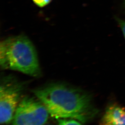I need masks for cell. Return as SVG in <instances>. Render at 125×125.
I'll use <instances>...</instances> for the list:
<instances>
[{
  "mask_svg": "<svg viewBox=\"0 0 125 125\" xmlns=\"http://www.w3.org/2000/svg\"><path fill=\"white\" fill-rule=\"evenodd\" d=\"M49 115L57 119H73L85 123L97 114L88 93L67 85L55 83L33 91Z\"/></svg>",
  "mask_w": 125,
  "mask_h": 125,
  "instance_id": "1",
  "label": "cell"
},
{
  "mask_svg": "<svg viewBox=\"0 0 125 125\" xmlns=\"http://www.w3.org/2000/svg\"><path fill=\"white\" fill-rule=\"evenodd\" d=\"M0 64L3 69L39 76L40 68L36 49L24 35L10 37L0 43Z\"/></svg>",
  "mask_w": 125,
  "mask_h": 125,
  "instance_id": "2",
  "label": "cell"
},
{
  "mask_svg": "<svg viewBox=\"0 0 125 125\" xmlns=\"http://www.w3.org/2000/svg\"><path fill=\"white\" fill-rule=\"evenodd\" d=\"M49 115L46 108L38 99L25 96L21 100L11 125H44Z\"/></svg>",
  "mask_w": 125,
  "mask_h": 125,
  "instance_id": "3",
  "label": "cell"
},
{
  "mask_svg": "<svg viewBox=\"0 0 125 125\" xmlns=\"http://www.w3.org/2000/svg\"><path fill=\"white\" fill-rule=\"evenodd\" d=\"M21 89L19 85L6 83L0 87V122L1 125L9 124L21 101Z\"/></svg>",
  "mask_w": 125,
  "mask_h": 125,
  "instance_id": "4",
  "label": "cell"
},
{
  "mask_svg": "<svg viewBox=\"0 0 125 125\" xmlns=\"http://www.w3.org/2000/svg\"><path fill=\"white\" fill-rule=\"evenodd\" d=\"M125 125V109L113 104L107 107L101 120V125Z\"/></svg>",
  "mask_w": 125,
  "mask_h": 125,
  "instance_id": "5",
  "label": "cell"
},
{
  "mask_svg": "<svg viewBox=\"0 0 125 125\" xmlns=\"http://www.w3.org/2000/svg\"><path fill=\"white\" fill-rule=\"evenodd\" d=\"M82 123L73 119H59L58 125H82Z\"/></svg>",
  "mask_w": 125,
  "mask_h": 125,
  "instance_id": "6",
  "label": "cell"
},
{
  "mask_svg": "<svg viewBox=\"0 0 125 125\" xmlns=\"http://www.w3.org/2000/svg\"><path fill=\"white\" fill-rule=\"evenodd\" d=\"M33 2L40 8H43L49 4L52 0H32Z\"/></svg>",
  "mask_w": 125,
  "mask_h": 125,
  "instance_id": "7",
  "label": "cell"
},
{
  "mask_svg": "<svg viewBox=\"0 0 125 125\" xmlns=\"http://www.w3.org/2000/svg\"><path fill=\"white\" fill-rule=\"evenodd\" d=\"M119 23L121 29L123 33L124 34V36L125 38V21H124L123 20H119Z\"/></svg>",
  "mask_w": 125,
  "mask_h": 125,
  "instance_id": "8",
  "label": "cell"
},
{
  "mask_svg": "<svg viewBox=\"0 0 125 125\" xmlns=\"http://www.w3.org/2000/svg\"></svg>",
  "mask_w": 125,
  "mask_h": 125,
  "instance_id": "9",
  "label": "cell"
},
{
  "mask_svg": "<svg viewBox=\"0 0 125 125\" xmlns=\"http://www.w3.org/2000/svg\"></svg>",
  "mask_w": 125,
  "mask_h": 125,
  "instance_id": "10",
  "label": "cell"
}]
</instances>
